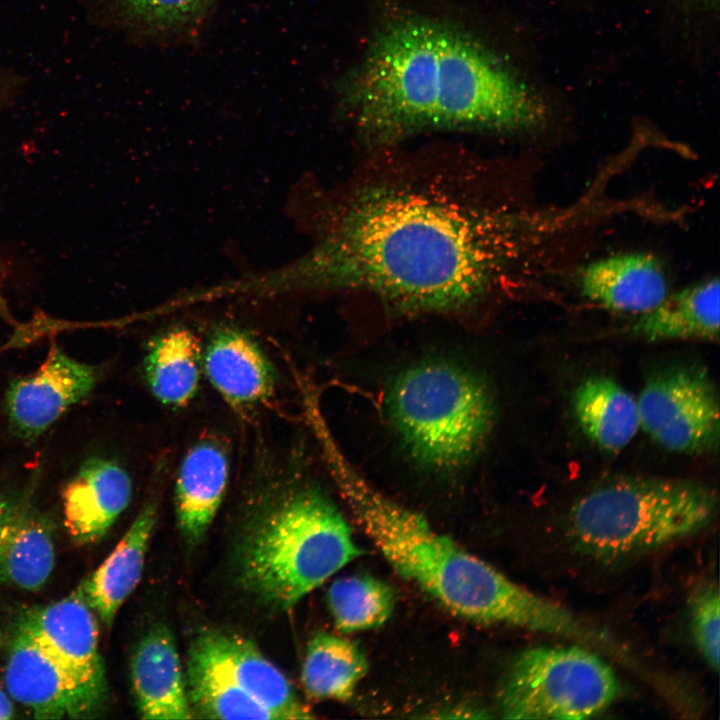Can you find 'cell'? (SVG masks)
I'll return each instance as SVG.
<instances>
[{"label": "cell", "instance_id": "obj_1", "mask_svg": "<svg viewBox=\"0 0 720 720\" xmlns=\"http://www.w3.org/2000/svg\"><path fill=\"white\" fill-rule=\"evenodd\" d=\"M405 161L348 185L297 278L357 289L409 312H448L487 296L519 258L523 224L490 204L472 169Z\"/></svg>", "mask_w": 720, "mask_h": 720}, {"label": "cell", "instance_id": "obj_2", "mask_svg": "<svg viewBox=\"0 0 720 720\" xmlns=\"http://www.w3.org/2000/svg\"><path fill=\"white\" fill-rule=\"evenodd\" d=\"M344 100L374 147L428 128L529 129L546 116L536 92L479 41L418 18L382 28Z\"/></svg>", "mask_w": 720, "mask_h": 720}, {"label": "cell", "instance_id": "obj_3", "mask_svg": "<svg viewBox=\"0 0 720 720\" xmlns=\"http://www.w3.org/2000/svg\"><path fill=\"white\" fill-rule=\"evenodd\" d=\"M326 464L354 521L402 578L465 620L592 642L595 628L565 607L517 584L435 530L419 513L372 486L327 425L315 431Z\"/></svg>", "mask_w": 720, "mask_h": 720}, {"label": "cell", "instance_id": "obj_4", "mask_svg": "<svg viewBox=\"0 0 720 720\" xmlns=\"http://www.w3.org/2000/svg\"><path fill=\"white\" fill-rule=\"evenodd\" d=\"M335 504L312 486L286 485L252 520L240 548L248 591L289 608L363 554Z\"/></svg>", "mask_w": 720, "mask_h": 720}, {"label": "cell", "instance_id": "obj_5", "mask_svg": "<svg viewBox=\"0 0 720 720\" xmlns=\"http://www.w3.org/2000/svg\"><path fill=\"white\" fill-rule=\"evenodd\" d=\"M717 511V494L704 484L622 476L577 498L564 518L563 533L578 555L618 564L699 533Z\"/></svg>", "mask_w": 720, "mask_h": 720}, {"label": "cell", "instance_id": "obj_6", "mask_svg": "<svg viewBox=\"0 0 720 720\" xmlns=\"http://www.w3.org/2000/svg\"><path fill=\"white\" fill-rule=\"evenodd\" d=\"M386 409L414 462L442 473L460 470L479 455L495 418L487 381L463 365L444 360L402 370L389 386Z\"/></svg>", "mask_w": 720, "mask_h": 720}, {"label": "cell", "instance_id": "obj_7", "mask_svg": "<svg viewBox=\"0 0 720 720\" xmlns=\"http://www.w3.org/2000/svg\"><path fill=\"white\" fill-rule=\"evenodd\" d=\"M612 667L579 645L537 646L508 667L498 691V709L508 719H586L616 699Z\"/></svg>", "mask_w": 720, "mask_h": 720}, {"label": "cell", "instance_id": "obj_8", "mask_svg": "<svg viewBox=\"0 0 720 720\" xmlns=\"http://www.w3.org/2000/svg\"><path fill=\"white\" fill-rule=\"evenodd\" d=\"M98 620L78 585L58 601L27 610L17 626L61 672L71 696L73 719L98 716L108 698Z\"/></svg>", "mask_w": 720, "mask_h": 720}, {"label": "cell", "instance_id": "obj_9", "mask_svg": "<svg viewBox=\"0 0 720 720\" xmlns=\"http://www.w3.org/2000/svg\"><path fill=\"white\" fill-rule=\"evenodd\" d=\"M640 428L662 448L699 455L719 445V394L703 367L661 369L645 382L637 399Z\"/></svg>", "mask_w": 720, "mask_h": 720}, {"label": "cell", "instance_id": "obj_10", "mask_svg": "<svg viewBox=\"0 0 720 720\" xmlns=\"http://www.w3.org/2000/svg\"><path fill=\"white\" fill-rule=\"evenodd\" d=\"M98 378L96 367L77 361L52 343L38 369L14 379L7 388L4 404L12 430L25 441H35L85 399Z\"/></svg>", "mask_w": 720, "mask_h": 720}, {"label": "cell", "instance_id": "obj_11", "mask_svg": "<svg viewBox=\"0 0 720 720\" xmlns=\"http://www.w3.org/2000/svg\"><path fill=\"white\" fill-rule=\"evenodd\" d=\"M188 656L223 675L278 719L313 717L285 674L242 637L208 629L193 639Z\"/></svg>", "mask_w": 720, "mask_h": 720}, {"label": "cell", "instance_id": "obj_12", "mask_svg": "<svg viewBox=\"0 0 720 720\" xmlns=\"http://www.w3.org/2000/svg\"><path fill=\"white\" fill-rule=\"evenodd\" d=\"M131 496L132 481L121 465L104 457L85 460L62 492L64 524L73 541L88 545L102 539Z\"/></svg>", "mask_w": 720, "mask_h": 720}, {"label": "cell", "instance_id": "obj_13", "mask_svg": "<svg viewBox=\"0 0 720 720\" xmlns=\"http://www.w3.org/2000/svg\"><path fill=\"white\" fill-rule=\"evenodd\" d=\"M204 372L223 400L235 411L247 412L270 399L275 375L269 359L246 332L219 328L202 356Z\"/></svg>", "mask_w": 720, "mask_h": 720}, {"label": "cell", "instance_id": "obj_14", "mask_svg": "<svg viewBox=\"0 0 720 720\" xmlns=\"http://www.w3.org/2000/svg\"><path fill=\"white\" fill-rule=\"evenodd\" d=\"M583 296L602 308L642 315L659 305L668 293V281L654 255L631 252L598 259L579 276Z\"/></svg>", "mask_w": 720, "mask_h": 720}, {"label": "cell", "instance_id": "obj_15", "mask_svg": "<svg viewBox=\"0 0 720 720\" xmlns=\"http://www.w3.org/2000/svg\"><path fill=\"white\" fill-rule=\"evenodd\" d=\"M130 676L142 718L193 717L178 650L167 627L155 625L140 639L132 655Z\"/></svg>", "mask_w": 720, "mask_h": 720}, {"label": "cell", "instance_id": "obj_16", "mask_svg": "<svg viewBox=\"0 0 720 720\" xmlns=\"http://www.w3.org/2000/svg\"><path fill=\"white\" fill-rule=\"evenodd\" d=\"M229 479L226 449L214 439L196 442L184 455L176 478L179 528L190 544L198 543L212 523Z\"/></svg>", "mask_w": 720, "mask_h": 720}, {"label": "cell", "instance_id": "obj_17", "mask_svg": "<svg viewBox=\"0 0 720 720\" xmlns=\"http://www.w3.org/2000/svg\"><path fill=\"white\" fill-rule=\"evenodd\" d=\"M156 518L157 505L151 499L142 506L108 557L79 584L87 602L107 628L140 581Z\"/></svg>", "mask_w": 720, "mask_h": 720}, {"label": "cell", "instance_id": "obj_18", "mask_svg": "<svg viewBox=\"0 0 720 720\" xmlns=\"http://www.w3.org/2000/svg\"><path fill=\"white\" fill-rule=\"evenodd\" d=\"M53 536L46 517L13 505L0 519V585L40 590L55 565Z\"/></svg>", "mask_w": 720, "mask_h": 720}, {"label": "cell", "instance_id": "obj_19", "mask_svg": "<svg viewBox=\"0 0 720 720\" xmlns=\"http://www.w3.org/2000/svg\"><path fill=\"white\" fill-rule=\"evenodd\" d=\"M6 691L37 719L73 717L72 700L64 678L47 654L17 627L4 669Z\"/></svg>", "mask_w": 720, "mask_h": 720}, {"label": "cell", "instance_id": "obj_20", "mask_svg": "<svg viewBox=\"0 0 720 720\" xmlns=\"http://www.w3.org/2000/svg\"><path fill=\"white\" fill-rule=\"evenodd\" d=\"M720 286L717 277L668 294L652 310L639 315L630 327L633 335L649 342L701 340L718 342Z\"/></svg>", "mask_w": 720, "mask_h": 720}, {"label": "cell", "instance_id": "obj_21", "mask_svg": "<svg viewBox=\"0 0 720 720\" xmlns=\"http://www.w3.org/2000/svg\"><path fill=\"white\" fill-rule=\"evenodd\" d=\"M572 407L585 436L607 453L623 450L640 428L637 399L606 375L583 379L573 393Z\"/></svg>", "mask_w": 720, "mask_h": 720}, {"label": "cell", "instance_id": "obj_22", "mask_svg": "<svg viewBox=\"0 0 720 720\" xmlns=\"http://www.w3.org/2000/svg\"><path fill=\"white\" fill-rule=\"evenodd\" d=\"M201 368L199 339L184 327L169 329L155 337L144 360L150 392L161 404L172 408L185 407L194 398Z\"/></svg>", "mask_w": 720, "mask_h": 720}, {"label": "cell", "instance_id": "obj_23", "mask_svg": "<svg viewBox=\"0 0 720 720\" xmlns=\"http://www.w3.org/2000/svg\"><path fill=\"white\" fill-rule=\"evenodd\" d=\"M367 668V659L356 643L320 632L307 646L301 679L313 699L346 701L354 694Z\"/></svg>", "mask_w": 720, "mask_h": 720}, {"label": "cell", "instance_id": "obj_24", "mask_svg": "<svg viewBox=\"0 0 720 720\" xmlns=\"http://www.w3.org/2000/svg\"><path fill=\"white\" fill-rule=\"evenodd\" d=\"M327 604L338 630L365 631L383 625L391 616L395 593L390 585L367 574L335 580L327 592Z\"/></svg>", "mask_w": 720, "mask_h": 720}, {"label": "cell", "instance_id": "obj_25", "mask_svg": "<svg viewBox=\"0 0 720 720\" xmlns=\"http://www.w3.org/2000/svg\"><path fill=\"white\" fill-rule=\"evenodd\" d=\"M217 0H112L120 20L153 39L191 36L207 20Z\"/></svg>", "mask_w": 720, "mask_h": 720}, {"label": "cell", "instance_id": "obj_26", "mask_svg": "<svg viewBox=\"0 0 720 720\" xmlns=\"http://www.w3.org/2000/svg\"><path fill=\"white\" fill-rule=\"evenodd\" d=\"M187 695L192 711L216 719H278L223 675L188 656Z\"/></svg>", "mask_w": 720, "mask_h": 720}, {"label": "cell", "instance_id": "obj_27", "mask_svg": "<svg viewBox=\"0 0 720 720\" xmlns=\"http://www.w3.org/2000/svg\"><path fill=\"white\" fill-rule=\"evenodd\" d=\"M720 598L716 583L704 584L690 601V629L696 648L714 671L719 669Z\"/></svg>", "mask_w": 720, "mask_h": 720}, {"label": "cell", "instance_id": "obj_28", "mask_svg": "<svg viewBox=\"0 0 720 720\" xmlns=\"http://www.w3.org/2000/svg\"><path fill=\"white\" fill-rule=\"evenodd\" d=\"M15 717V708L8 692L0 684V719H12Z\"/></svg>", "mask_w": 720, "mask_h": 720}, {"label": "cell", "instance_id": "obj_29", "mask_svg": "<svg viewBox=\"0 0 720 720\" xmlns=\"http://www.w3.org/2000/svg\"><path fill=\"white\" fill-rule=\"evenodd\" d=\"M13 504L0 497V519L11 509Z\"/></svg>", "mask_w": 720, "mask_h": 720}, {"label": "cell", "instance_id": "obj_30", "mask_svg": "<svg viewBox=\"0 0 720 720\" xmlns=\"http://www.w3.org/2000/svg\"><path fill=\"white\" fill-rule=\"evenodd\" d=\"M3 643H4V637H3L2 632L0 631V647L3 646Z\"/></svg>", "mask_w": 720, "mask_h": 720}]
</instances>
